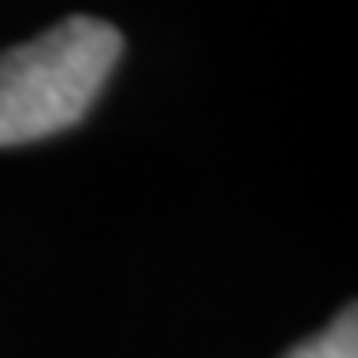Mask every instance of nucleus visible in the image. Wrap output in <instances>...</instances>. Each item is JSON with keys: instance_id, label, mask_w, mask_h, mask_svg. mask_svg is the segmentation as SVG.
<instances>
[{"instance_id": "f257e3e1", "label": "nucleus", "mask_w": 358, "mask_h": 358, "mask_svg": "<svg viewBox=\"0 0 358 358\" xmlns=\"http://www.w3.org/2000/svg\"><path fill=\"white\" fill-rule=\"evenodd\" d=\"M124 56L120 28L68 16L0 52V148H20L76 128Z\"/></svg>"}, {"instance_id": "f03ea898", "label": "nucleus", "mask_w": 358, "mask_h": 358, "mask_svg": "<svg viewBox=\"0 0 358 358\" xmlns=\"http://www.w3.org/2000/svg\"><path fill=\"white\" fill-rule=\"evenodd\" d=\"M282 358H358V315H355V307H346L319 338L294 346L291 355H282Z\"/></svg>"}]
</instances>
